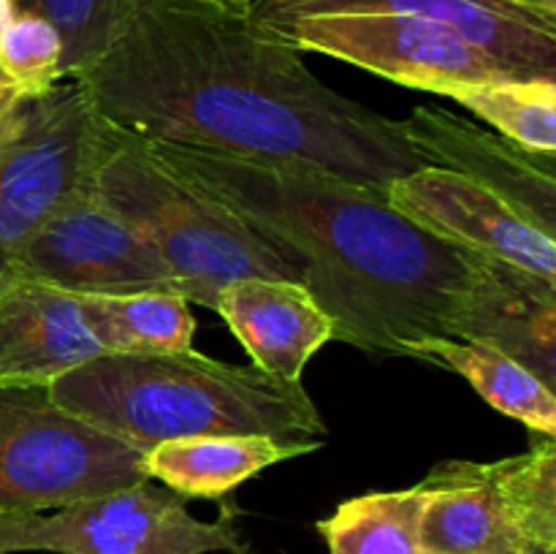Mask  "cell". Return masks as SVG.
Masks as SVG:
<instances>
[{"label":"cell","mask_w":556,"mask_h":554,"mask_svg":"<svg viewBox=\"0 0 556 554\" xmlns=\"http://www.w3.org/2000/svg\"><path fill=\"white\" fill-rule=\"evenodd\" d=\"M54 402L147 454L195 435H269L304 440L326 432L313 396L258 367L193 351L103 353L60 375Z\"/></svg>","instance_id":"cell-3"},{"label":"cell","mask_w":556,"mask_h":554,"mask_svg":"<svg viewBox=\"0 0 556 554\" xmlns=\"http://www.w3.org/2000/svg\"><path fill=\"white\" fill-rule=\"evenodd\" d=\"M215 313L253 358V367L299 383L309 358L334 340V324L307 291L286 277H239L217 293Z\"/></svg>","instance_id":"cell-16"},{"label":"cell","mask_w":556,"mask_h":554,"mask_svg":"<svg viewBox=\"0 0 556 554\" xmlns=\"http://www.w3.org/2000/svg\"><path fill=\"white\" fill-rule=\"evenodd\" d=\"M250 554L233 519H195L182 494L141 481L54 511L0 514V554Z\"/></svg>","instance_id":"cell-7"},{"label":"cell","mask_w":556,"mask_h":554,"mask_svg":"<svg viewBox=\"0 0 556 554\" xmlns=\"http://www.w3.org/2000/svg\"><path fill=\"white\" fill-rule=\"evenodd\" d=\"M16 11L52 22L65 47L63 74L76 79L90 68L117 33L125 0H11Z\"/></svg>","instance_id":"cell-22"},{"label":"cell","mask_w":556,"mask_h":554,"mask_svg":"<svg viewBox=\"0 0 556 554\" xmlns=\"http://www.w3.org/2000/svg\"><path fill=\"white\" fill-rule=\"evenodd\" d=\"M81 293L14 269H0V389L52 386L60 375L103 356Z\"/></svg>","instance_id":"cell-14"},{"label":"cell","mask_w":556,"mask_h":554,"mask_svg":"<svg viewBox=\"0 0 556 554\" xmlns=\"http://www.w3.org/2000/svg\"><path fill=\"white\" fill-rule=\"evenodd\" d=\"M27 103H30V96L0 71V155L14 141V136L20 134Z\"/></svg>","instance_id":"cell-24"},{"label":"cell","mask_w":556,"mask_h":554,"mask_svg":"<svg viewBox=\"0 0 556 554\" xmlns=\"http://www.w3.org/2000/svg\"><path fill=\"white\" fill-rule=\"evenodd\" d=\"M299 52L345 60L364 71L448 98L470 85L525 79L443 22L410 14H313L255 22Z\"/></svg>","instance_id":"cell-8"},{"label":"cell","mask_w":556,"mask_h":554,"mask_svg":"<svg viewBox=\"0 0 556 554\" xmlns=\"http://www.w3.org/2000/svg\"><path fill=\"white\" fill-rule=\"evenodd\" d=\"M313 14H410L443 22L525 79H556V0H255L253 22Z\"/></svg>","instance_id":"cell-11"},{"label":"cell","mask_w":556,"mask_h":554,"mask_svg":"<svg viewBox=\"0 0 556 554\" xmlns=\"http://www.w3.org/2000/svg\"><path fill=\"white\" fill-rule=\"evenodd\" d=\"M318 449V440H277L269 435H195L166 440L147 451L144 470L185 500H217L266 467Z\"/></svg>","instance_id":"cell-17"},{"label":"cell","mask_w":556,"mask_h":554,"mask_svg":"<svg viewBox=\"0 0 556 554\" xmlns=\"http://www.w3.org/2000/svg\"><path fill=\"white\" fill-rule=\"evenodd\" d=\"M427 492L421 483L394 492H369L337 505L318 521L329 554H427L421 519Z\"/></svg>","instance_id":"cell-20"},{"label":"cell","mask_w":556,"mask_h":554,"mask_svg":"<svg viewBox=\"0 0 556 554\" xmlns=\"http://www.w3.org/2000/svg\"><path fill=\"white\" fill-rule=\"evenodd\" d=\"M304 52L201 0H125L106 52L76 76L101 117L150 141L386 190L424 168L400 119L318 79Z\"/></svg>","instance_id":"cell-1"},{"label":"cell","mask_w":556,"mask_h":554,"mask_svg":"<svg viewBox=\"0 0 556 554\" xmlns=\"http://www.w3.org/2000/svg\"><path fill=\"white\" fill-rule=\"evenodd\" d=\"M448 98L525 150H556V79L483 81L462 87Z\"/></svg>","instance_id":"cell-21"},{"label":"cell","mask_w":556,"mask_h":554,"mask_svg":"<svg viewBox=\"0 0 556 554\" xmlns=\"http://www.w3.org/2000/svg\"><path fill=\"white\" fill-rule=\"evenodd\" d=\"M201 3L217 5V9H226V11H237V14H248L250 5H253L255 0H201Z\"/></svg>","instance_id":"cell-25"},{"label":"cell","mask_w":556,"mask_h":554,"mask_svg":"<svg viewBox=\"0 0 556 554\" xmlns=\"http://www.w3.org/2000/svg\"><path fill=\"white\" fill-rule=\"evenodd\" d=\"M451 337L508 353L546 386H556V286L481 255L451 324Z\"/></svg>","instance_id":"cell-15"},{"label":"cell","mask_w":556,"mask_h":554,"mask_svg":"<svg viewBox=\"0 0 556 554\" xmlns=\"http://www.w3.org/2000/svg\"><path fill=\"white\" fill-rule=\"evenodd\" d=\"M386 201L456 248L503 261L556 286L554 237L462 174L432 166L416 168L386 190Z\"/></svg>","instance_id":"cell-12"},{"label":"cell","mask_w":556,"mask_h":554,"mask_svg":"<svg viewBox=\"0 0 556 554\" xmlns=\"http://www.w3.org/2000/svg\"><path fill=\"white\" fill-rule=\"evenodd\" d=\"M418 483L427 554H556L554 438L500 462H440Z\"/></svg>","instance_id":"cell-5"},{"label":"cell","mask_w":556,"mask_h":554,"mask_svg":"<svg viewBox=\"0 0 556 554\" xmlns=\"http://www.w3.org/2000/svg\"><path fill=\"white\" fill-rule=\"evenodd\" d=\"M410 358L443 364L462 378L492 407L516 418L532 432L554 438L556 435V396L552 386L543 383L535 373L492 345L456 337H432L413 348Z\"/></svg>","instance_id":"cell-18"},{"label":"cell","mask_w":556,"mask_h":554,"mask_svg":"<svg viewBox=\"0 0 556 554\" xmlns=\"http://www.w3.org/2000/svg\"><path fill=\"white\" fill-rule=\"evenodd\" d=\"M424 166L445 168L508 201L527 223L556 237V155L525 150L443 106H416L400 119Z\"/></svg>","instance_id":"cell-13"},{"label":"cell","mask_w":556,"mask_h":554,"mask_svg":"<svg viewBox=\"0 0 556 554\" xmlns=\"http://www.w3.org/2000/svg\"><path fill=\"white\" fill-rule=\"evenodd\" d=\"M14 3H11V0H0V36H3V30H5V25H9L11 22V16H14Z\"/></svg>","instance_id":"cell-26"},{"label":"cell","mask_w":556,"mask_h":554,"mask_svg":"<svg viewBox=\"0 0 556 554\" xmlns=\"http://www.w3.org/2000/svg\"><path fill=\"white\" fill-rule=\"evenodd\" d=\"M81 307L106 353L188 351L195 335L193 310L177 291L81 293Z\"/></svg>","instance_id":"cell-19"},{"label":"cell","mask_w":556,"mask_h":554,"mask_svg":"<svg viewBox=\"0 0 556 554\" xmlns=\"http://www.w3.org/2000/svg\"><path fill=\"white\" fill-rule=\"evenodd\" d=\"M206 199L269 242L334 324V340L410 356L451 324L481 255L413 223L378 190L150 141Z\"/></svg>","instance_id":"cell-2"},{"label":"cell","mask_w":556,"mask_h":554,"mask_svg":"<svg viewBox=\"0 0 556 554\" xmlns=\"http://www.w3.org/2000/svg\"><path fill=\"white\" fill-rule=\"evenodd\" d=\"M96 106L76 79L30 98L0 155V269L90 177Z\"/></svg>","instance_id":"cell-9"},{"label":"cell","mask_w":556,"mask_h":554,"mask_svg":"<svg viewBox=\"0 0 556 554\" xmlns=\"http://www.w3.org/2000/svg\"><path fill=\"white\" fill-rule=\"evenodd\" d=\"M90 185L155 248L190 304L215 310L217 293L239 277L299 280L269 242L174 172L150 139L101 114L92 128Z\"/></svg>","instance_id":"cell-4"},{"label":"cell","mask_w":556,"mask_h":554,"mask_svg":"<svg viewBox=\"0 0 556 554\" xmlns=\"http://www.w3.org/2000/svg\"><path fill=\"white\" fill-rule=\"evenodd\" d=\"M141 481L144 454L60 407L49 386L0 389V514L54 511Z\"/></svg>","instance_id":"cell-6"},{"label":"cell","mask_w":556,"mask_h":554,"mask_svg":"<svg viewBox=\"0 0 556 554\" xmlns=\"http://www.w3.org/2000/svg\"><path fill=\"white\" fill-rule=\"evenodd\" d=\"M65 47L52 22L14 11L0 36V71L30 98L43 96L65 79Z\"/></svg>","instance_id":"cell-23"},{"label":"cell","mask_w":556,"mask_h":554,"mask_svg":"<svg viewBox=\"0 0 556 554\" xmlns=\"http://www.w3.org/2000/svg\"><path fill=\"white\" fill-rule=\"evenodd\" d=\"M5 266L74 293H179L166 261L98 199L90 177Z\"/></svg>","instance_id":"cell-10"}]
</instances>
